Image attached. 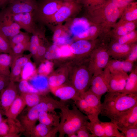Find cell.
I'll list each match as a JSON object with an SVG mask.
<instances>
[{
	"label": "cell",
	"mask_w": 137,
	"mask_h": 137,
	"mask_svg": "<svg viewBox=\"0 0 137 137\" xmlns=\"http://www.w3.org/2000/svg\"><path fill=\"white\" fill-rule=\"evenodd\" d=\"M26 106L22 97L18 95L11 105L5 115L7 118L15 119L21 113Z\"/></svg>",
	"instance_id": "cell-26"
},
{
	"label": "cell",
	"mask_w": 137,
	"mask_h": 137,
	"mask_svg": "<svg viewBox=\"0 0 137 137\" xmlns=\"http://www.w3.org/2000/svg\"><path fill=\"white\" fill-rule=\"evenodd\" d=\"M128 76L127 73L125 72L111 73L108 82V92L122 93Z\"/></svg>",
	"instance_id": "cell-20"
},
{
	"label": "cell",
	"mask_w": 137,
	"mask_h": 137,
	"mask_svg": "<svg viewBox=\"0 0 137 137\" xmlns=\"http://www.w3.org/2000/svg\"><path fill=\"white\" fill-rule=\"evenodd\" d=\"M36 75L30 79V83L40 92V91L45 89L47 86L49 87L48 78L46 76Z\"/></svg>",
	"instance_id": "cell-38"
},
{
	"label": "cell",
	"mask_w": 137,
	"mask_h": 137,
	"mask_svg": "<svg viewBox=\"0 0 137 137\" xmlns=\"http://www.w3.org/2000/svg\"><path fill=\"white\" fill-rule=\"evenodd\" d=\"M12 58L9 54L0 53V74L9 76Z\"/></svg>",
	"instance_id": "cell-36"
},
{
	"label": "cell",
	"mask_w": 137,
	"mask_h": 137,
	"mask_svg": "<svg viewBox=\"0 0 137 137\" xmlns=\"http://www.w3.org/2000/svg\"><path fill=\"white\" fill-rule=\"evenodd\" d=\"M25 130L17 119H4L0 123V137H6L8 135L21 134Z\"/></svg>",
	"instance_id": "cell-17"
},
{
	"label": "cell",
	"mask_w": 137,
	"mask_h": 137,
	"mask_svg": "<svg viewBox=\"0 0 137 137\" xmlns=\"http://www.w3.org/2000/svg\"><path fill=\"white\" fill-rule=\"evenodd\" d=\"M107 38L108 50L110 56L114 59H125L137 43L130 44L119 43L111 39L109 36Z\"/></svg>",
	"instance_id": "cell-13"
},
{
	"label": "cell",
	"mask_w": 137,
	"mask_h": 137,
	"mask_svg": "<svg viewBox=\"0 0 137 137\" xmlns=\"http://www.w3.org/2000/svg\"><path fill=\"white\" fill-rule=\"evenodd\" d=\"M50 89L55 96L62 101L74 100L80 96L78 92L70 84H64Z\"/></svg>",
	"instance_id": "cell-21"
},
{
	"label": "cell",
	"mask_w": 137,
	"mask_h": 137,
	"mask_svg": "<svg viewBox=\"0 0 137 137\" xmlns=\"http://www.w3.org/2000/svg\"><path fill=\"white\" fill-rule=\"evenodd\" d=\"M30 38L31 36L29 33L21 31L9 40L11 49L14 46L18 43L30 42Z\"/></svg>",
	"instance_id": "cell-42"
},
{
	"label": "cell",
	"mask_w": 137,
	"mask_h": 137,
	"mask_svg": "<svg viewBox=\"0 0 137 137\" xmlns=\"http://www.w3.org/2000/svg\"><path fill=\"white\" fill-rule=\"evenodd\" d=\"M106 137H125L120 132L116 125L111 121L109 122L101 121Z\"/></svg>",
	"instance_id": "cell-34"
},
{
	"label": "cell",
	"mask_w": 137,
	"mask_h": 137,
	"mask_svg": "<svg viewBox=\"0 0 137 137\" xmlns=\"http://www.w3.org/2000/svg\"><path fill=\"white\" fill-rule=\"evenodd\" d=\"M37 0H14L5 8L11 14L32 12Z\"/></svg>",
	"instance_id": "cell-16"
},
{
	"label": "cell",
	"mask_w": 137,
	"mask_h": 137,
	"mask_svg": "<svg viewBox=\"0 0 137 137\" xmlns=\"http://www.w3.org/2000/svg\"><path fill=\"white\" fill-rule=\"evenodd\" d=\"M137 26V20L131 21L119 20L108 32V34L110 37H118L136 30Z\"/></svg>",
	"instance_id": "cell-22"
},
{
	"label": "cell",
	"mask_w": 137,
	"mask_h": 137,
	"mask_svg": "<svg viewBox=\"0 0 137 137\" xmlns=\"http://www.w3.org/2000/svg\"><path fill=\"white\" fill-rule=\"evenodd\" d=\"M60 46L54 44L50 45L45 55V58L50 60L60 58L59 53Z\"/></svg>",
	"instance_id": "cell-43"
},
{
	"label": "cell",
	"mask_w": 137,
	"mask_h": 137,
	"mask_svg": "<svg viewBox=\"0 0 137 137\" xmlns=\"http://www.w3.org/2000/svg\"><path fill=\"white\" fill-rule=\"evenodd\" d=\"M10 73L9 76L10 81L16 82L21 80V73L22 68L21 67L13 64L10 67Z\"/></svg>",
	"instance_id": "cell-48"
},
{
	"label": "cell",
	"mask_w": 137,
	"mask_h": 137,
	"mask_svg": "<svg viewBox=\"0 0 137 137\" xmlns=\"http://www.w3.org/2000/svg\"><path fill=\"white\" fill-rule=\"evenodd\" d=\"M137 60V43H136L133 46L131 52L125 59V60L133 63Z\"/></svg>",
	"instance_id": "cell-52"
},
{
	"label": "cell",
	"mask_w": 137,
	"mask_h": 137,
	"mask_svg": "<svg viewBox=\"0 0 137 137\" xmlns=\"http://www.w3.org/2000/svg\"><path fill=\"white\" fill-rule=\"evenodd\" d=\"M60 116L55 111H43L39 114L38 120L40 123L52 127L58 126Z\"/></svg>",
	"instance_id": "cell-28"
},
{
	"label": "cell",
	"mask_w": 137,
	"mask_h": 137,
	"mask_svg": "<svg viewBox=\"0 0 137 137\" xmlns=\"http://www.w3.org/2000/svg\"><path fill=\"white\" fill-rule=\"evenodd\" d=\"M100 38L99 42L91 52L88 61V67L93 75L101 72L106 67L110 59L107 38L103 36Z\"/></svg>",
	"instance_id": "cell-6"
},
{
	"label": "cell",
	"mask_w": 137,
	"mask_h": 137,
	"mask_svg": "<svg viewBox=\"0 0 137 137\" xmlns=\"http://www.w3.org/2000/svg\"><path fill=\"white\" fill-rule=\"evenodd\" d=\"M68 74V67L66 65L61 67L49 75L48 78V81L50 89L70 84Z\"/></svg>",
	"instance_id": "cell-19"
},
{
	"label": "cell",
	"mask_w": 137,
	"mask_h": 137,
	"mask_svg": "<svg viewBox=\"0 0 137 137\" xmlns=\"http://www.w3.org/2000/svg\"><path fill=\"white\" fill-rule=\"evenodd\" d=\"M10 81L9 76L0 74V92L6 87Z\"/></svg>",
	"instance_id": "cell-55"
},
{
	"label": "cell",
	"mask_w": 137,
	"mask_h": 137,
	"mask_svg": "<svg viewBox=\"0 0 137 137\" xmlns=\"http://www.w3.org/2000/svg\"><path fill=\"white\" fill-rule=\"evenodd\" d=\"M83 16L90 22L101 26L105 33L108 32L112 28L122 12L110 0L94 7L84 8Z\"/></svg>",
	"instance_id": "cell-1"
},
{
	"label": "cell",
	"mask_w": 137,
	"mask_h": 137,
	"mask_svg": "<svg viewBox=\"0 0 137 137\" xmlns=\"http://www.w3.org/2000/svg\"><path fill=\"white\" fill-rule=\"evenodd\" d=\"M14 0H0V9H4Z\"/></svg>",
	"instance_id": "cell-57"
},
{
	"label": "cell",
	"mask_w": 137,
	"mask_h": 137,
	"mask_svg": "<svg viewBox=\"0 0 137 137\" xmlns=\"http://www.w3.org/2000/svg\"><path fill=\"white\" fill-rule=\"evenodd\" d=\"M129 75L122 93L127 94H137V67L133 68Z\"/></svg>",
	"instance_id": "cell-30"
},
{
	"label": "cell",
	"mask_w": 137,
	"mask_h": 137,
	"mask_svg": "<svg viewBox=\"0 0 137 137\" xmlns=\"http://www.w3.org/2000/svg\"><path fill=\"white\" fill-rule=\"evenodd\" d=\"M111 121L117 126L127 127L137 125V104L117 114Z\"/></svg>",
	"instance_id": "cell-15"
},
{
	"label": "cell",
	"mask_w": 137,
	"mask_h": 137,
	"mask_svg": "<svg viewBox=\"0 0 137 137\" xmlns=\"http://www.w3.org/2000/svg\"><path fill=\"white\" fill-rule=\"evenodd\" d=\"M137 104V94L108 92L101 104L100 114L111 121L117 114Z\"/></svg>",
	"instance_id": "cell-2"
},
{
	"label": "cell",
	"mask_w": 137,
	"mask_h": 137,
	"mask_svg": "<svg viewBox=\"0 0 137 137\" xmlns=\"http://www.w3.org/2000/svg\"><path fill=\"white\" fill-rule=\"evenodd\" d=\"M58 126L53 127L50 130L45 137H54L58 132Z\"/></svg>",
	"instance_id": "cell-56"
},
{
	"label": "cell",
	"mask_w": 137,
	"mask_h": 137,
	"mask_svg": "<svg viewBox=\"0 0 137 137\" xmlns=\"http://www.w3.org/2000/svg\"><path fill=\"white\" fill-rule=\"evenodd\" d=\"M20 95L29 108L33 107L40 102L42 97L39 94L33 93H21Z\"/></svg>",
	"instance_id": "cell-39"
},
{
	"label": "cell",
	"mask_w": 137,
	"mask_h": 137,
	"mask_svg": "<svg viewBox=\"0 0 137 137\" xmlns=\"http://www.w3.org/2000/svg\"><path fill=\"white\" fill-rule=\"evenodd\" d=\"M32 57V55L31 53L28 54L23 55L16 59L11 65L14 64L22 68L28 62L31 61L30 59Z\"/></svg>",
	"instance_id": "cell-49"
},
{
	"label": "cell",
	"mask_w": 137,
	"mask_h": 137,
	"mask_svg": "<svg viewBox=\"0 0 137 137\" xmlns=\"http://www.w3.org/2000/svg\"><path fill=\"white\" fill-rule=\"evenodd\" d=\"M3 115L0 110V123L2 122L3 119L2 117Z\"/></svg>",
	"instance_id": "cell-59"
},
{
	"label": "cell",
	"mask_w": 137,
	"mask_h": 137,
	"mask_svg": "<svg viewBox=\"0 0 137 137\" xmlns=\"http://www.w3.org/2000/svg\"><path fill=\"white\" fill-rule=\"evenodd\" d=\"M86 126L95 137H106L101 121L99 119L92 121H88Z\"/></svg>",
	"instance_id": "cell-35"
},
{
	"label": "cell",
	"mask_w": 137,
	"mask_h": 137,
	"mask_svg": "<svg viewBox=\"0 0 137 137\" xmlns=\"http://www.w3.org/2000/svg\"><path fill=\"white\" fill-rule=\"evenodd\" d=\"M45 26L37 24L34 31L32 33L30 43V52L32 57L36 54L42 38L45 36Z\"/></svg>",
	"instance_id": "cell-24"
},
{
	"label": "cell",
	"mask_w": 137,
	"mask_h": 137,
	"mask_svg": "<svg viewBox=\"0 0 137 137\" xmlns=\"http://www.w3.org/2000/svg\"><path fill=\"white\" fill-rule=\"evenodd\" d=\"M60 120L58 127L59 137H63L65 135L76 133L82 126L86 125L88 120L84 115L73 104L72 108L62 102L59 108Z\"/></svg>",
	"instance_id": "cell-3"
},
{
	"label": "cell",
	"mask_w": 137,
	"mask_h": 137,
	"mask_svg": "<svg viewBox=\"0 0 137 137\" xmlns=\"http://www.w3.org/2000/svg\"><path fill=\"white\" fill-rule=\"evenodd\" d=\"M0 92V110L3 115H5L18 95V88L15 82L10 81Z\"/></svg>",
	"instance_id": "cell-12"
},
{
	"label": "cell",
	"mask_w": 137,
	"mask_h": 137,
	"mask_svg": "<svg viewBox=\"0 0 137 137\" xmlns=\"http://www.w3.org/2000/svg\"><path fill=\"white\" fill-rule=\"evenodd\" d=\"M62 1L64 2H66V1H75L76 0H61Z\"/></svg>",
	"instance_id": "cell-60"
},
{
	"label": "cell",
	"mask_w": 137,
	"mask_h": 137,
	"mask_svg": "<svg viewBox=\"0 0 137 137\" xmlns=\"http://www.w3.org/2000/svg\"><path fill=\"white\" fill-rule=\"evenodd\" d=\"M30 41L18 43L14 46L12 48V53L10 54L12 58L11 64L17 58L23 56L25 51H30Z\"/></svg>",
	"instance_id": "cell-37"
},
{
	"label": "cell",
	"mask_w": 137,
	"mask_h": 137,
	"mask_svg": "<svg viewBox=\"0 0 137 137\" xmlns=\"http://www.w3.org/2000/svg\"><path fill=\"white\" fill-rule=\"evenodd\" d=\"M53 127L48 126L39 123L29 130L23 133L27 137H45Z\"/></svg>",
	"instance_id": "cell-32"
},
{
	"label": "cell",
	"mask_w": 137,
	"mask_h": 137,
	"mask_svg": "<svg viewBox=\"0 0 137 137\" xmlns=\"http://www.w3.org/2000/svg\"><path fill=\"white\" fill-rule=\"evenodd\" d=\"M128 21L137 20V2L134 1L129 3L122 13L119 20Z\"/></svg>",
	"instance_id": "cell-31"
},
{
	"label": "cell",
	"mask_w": 137,
	"mask_h": 137,
	"mask_svg": "<svg viewBox=\"0 0 137 137\" xmlns=\"http://www.w3.org/2000/svg\"><path fill=\"white\" fill-rule=\"evenodd\" d=\"M50 45L45 36H44L41 41L36 54L32 57L35 64L38 65L45 60V54Z\"/></svg>",
	"instance_id": "cell-33"
},
{
	"label": "cell",
	"mask_w": 137,
	"mask_h": 137,
	"mask_svg": "<svg viewBox=\"0 0 137 137\" xmlns=\"http://www.w3.org/2000/svg\"><path fill=\"white\" fill-rule=\"evenodd\" d=\"M21 29L4 8L0 11V32L9 40L19 33Z\"/></svg>",
	"instance_id": "cell-11"
},
{
	"label": "cell",
	"mask_w": 137,
	"mask_h": 137,
	"mask_svg": "<svg viewBox=\"0 0 137 137\" xmlns=\"http://www.w3.org/2000/svg\"><path fill=\"white\" fill-rule=\"evenodd\" d=\"M11 54L12 49L8 39L0 32V53Z\"/></svg>",
	"instance_id": "cell-45"
},
{
	"label": "cell",
	"mask_w": 137,
	"mask_h": 137,
	"mask_svg": "<svg viewBox=\"0 0 137 137\" xmlns=\"http://www.w3.org/2000/svg\"><path fill=\"white\" fill-rule=\"evenodd\" d=\"M53 64L47 60H44L40 63L37 71L39 74L47 76L52 71Z\"/></svg>",
	"instance_id": "cell-44"
},
{
	"label": "cell",
	"mask_w": 137,
	"mask_h": 137,
	"mask_svg": "<svg viewBox=\"0 0 137 137\" xmlns=\"http://www.w3.org/2000/svg\"><path fill=\"white\" fill-rule=\"evenodd\" d=\"M67 66L70 84L80 96L89 89L93 76L88 67V62L81 63L76 61L75 63Z\"/></svg>",
	"instance_id": "cell-5"
},
{
	"label": "cell",
	"mask_w": 137,
	"mask_h": 137,
	"mask_svg": "<svg viewBox=\"0 0 137 137\" xmlns=\"http://www.w3.org/2000/svg\"><path fill=\"white\" fill-rule=\"evenodd\" d=\"M69 137H77L76 133H74L67 135Z\"/></svg>",
	"instance_id": "cell-58"
},
{
	"label": "cell",
	"mask_w": 137,
	"mask_h": 137,
	"mask_svg": "<svg viewBox=\"0 0 137 137\" xmlns=\"http://www.w3.org/2000/svg\"><path fill=\"white\" fill-rule=\"evenodd\" d=\"M65 22L64 25L73 39L87 30L92 23L84 16L75 17Z\"/></svg>",
	"instance_id": "cell-14"
},
{
	"label": "cell",
	"mask_w": 137,
	"mask_h": 137,
	"mask_svg": "<svg viewBox=\"0 0 137 137\" xmlns=\"http://www.w3.org/2000/svg\"><path fill=\"white\" fill-rule=\"evenodd\" d=\"M111 73L131 72L133 63L125 61L114 59H110L106 67Z\"/></svg>",
	"instance_id": "cell-23"
},
{
	"label": "cell",
	"mask_w": 137,
	"mask_h": 137,
	"mask_svg": "<svg viewBox=\"0 0 137 137\" xmlns=\"http://www.w3.org/2000/svg\"><path fill=\"white\" fill-rule=\"evenodd\" d=\"M18 88L21 93H40L27 80H21L19 83Z\"/></svg>",
	"instance_id": "cell-47"
},
{
	"label": "cell",
	"mask_w": 137,
	"mask_h": 137,
	"mask_svg": "<svg viewBox=\"0 0 137 137\" xmlns=\"http://www.w3.org/2000/svg\"><path fill=\"white\" fill-rule=\"evenodd\" d=\"M63 2L61 0H37L36 8L32 12L35 23L46 26Z\"/></svg>",
	"instance_id": "cell-7"
},
{
	"label": "cell",
	"mask_w": 137,
	"mask_h": 137,
	"mask_svg": "<svg viewBox=\"0 0 137 137\" xmlns=\"http://www.w3.org/2000/svg\"><path fill=\"white\" fill-rule=\"evenodd\" d=\"M106 67L100 73L93 75L89 89L100 98L108 92V82L110 74Z\"/></svg>",
	"instance_id": "cell-10"
},
{
	"label": "cell",
	"mask_w": 137,
	"mask_h": 137,
	"mask_svg": "<svg viewBox=\"0 0 137 137\" xmlns=\"http://www.w3.org/2000/svg\"><path fill=\"white\" fill-rule=\"evenodd\" d=\"M73 101L78 109L87 116L90 121L99 119L98 116L95 113L84 99L80 96Z\"/></svg>",
	"instance_id": "cell-29"
},
{
	"label": "cell",
	"mask_w": 137,
	"mask_h": 137,
	"mask_svg": "<svg viewBox=\"0 0 137 137\" xmlns=\"http://www.w3.org/2000/svg\"><path fill=\"white\" fill-rule=\"evenodd\" d=\"M59 53L60 58H68L73 56L70 49V45L60 46Z\"/></svg>",
	"instance_id": "cell-51"
},
{
	"label": "cell",
	"mask_w": 137,
	"mask_h": 137,
	"mask_svg": "<svg viewBox=\"0 0 137 137\" xmlns=\"http://www.w3.org/2000/svg\"><path fill=\"white\" fill-rule=\"evenodd\" d=\"M83 8L94 7L104 3L106 0H76Z\"/></svg>",
	"instance_id": "cell-50"
},
{
	"label": "cell",
	"mask_w": 137,
	"mask_h": 137,
	"mask_svg": "<svg viewBox=\"0 0 137 137\" xmlns=\"http://www.w3.org/2000/svg\"><path fill=\"white\" fill-rule=\"evenodd\" d=\"M36 70L35 65L31 61L28 62L22 68L21 80H27L36 75Z\"/></svg>",
	"instance_id": "cell-41"
},
{
	"label": "cell",
	"mask_w": 137,
	"mask_h": 137,
	"mask_svg": "<svg viewBox=\"0 0 137 137\" xmlns=\"http://www.w3.org/2000/svg\"><path fill=\"white\" fill-rule=\"evenodd\" d=\"M83 8V6L76 0L63 1L46 26L50 29L54 26L63 24L68 19L76 17L82 11Z\"/></svg>",
	"instance_id": "cell-8"
},
{
	"label": "cell",
	"mask_w": 137,
	"mask_h": 137,
	"mask_svg": "<svg viewBox=\"0 0 137 137\" xmlns=\"http://www.w3.org/2000/svg\"><path fill=\"white\" fill-rule=\"evenodd\" d=\"M13 20L17 23L21 29L29 33H32L37 26L35 22L32 12L11 14Z\"/></svg>",
	"instance_id": "cell-18"
},
{
	"label": "cell",
	"mask_w": 137,
	"mask_h": 137,
	"mask_svg": "<svg viewBox=\"0 0 137 137\" xmlns=\"http://www.w3.org/2000/svg\"><path fill=\"white\" fill-rule=\"evenodd\" d=\"M89 131L86 125L82 126L76 132L77 137H95Z\"/></svg>",
	"instance_id": "cell-54"
},
{
	"label": "cell",
	"mask_w": 137,
	"mask_h": 137,
	"mask_svg": "<svg viewBox=\"0 0 137 137\" xmlns=\"http://www.w3.org/2000/svg\"><path fill=\"white\" fill-rule=\"evenodd\" d=\"M105 33L104 29L100 26L92 23L88 28L74 40L75 41L80 40H93L99 37Z\"/></svg>",
	"instance_id": "cell-25"
},
{
	"label": "cell",
	"mask_w": 137,
	"mask_h": 137,
	"mask_svg": "<svg viewBox=\"0 0 137 137\" xmlns=\"http://www.w3.org/2000/svg\"><path fill=\"white\" fill-rule=\"evenodd\" d=\"M120 10L123 11L129 3L136 0H110Z\"/></svg>",
	"instance_id": "cell-53"
},
{
	"label": "cell",
	"mask_w": 137,
	"mask_h": 137,
	"mask_svg": "<svg viewBox=\"0 0 137 137\" xmlns=\"http://www.w3.org/2000/svg\"><path fill=\"white\" fill-rule=\"evenodd\" d=\"M110 38L121 44H130L137 43V31L135 30L124 35L117 37Z\"/></svg>",
	"instance_id": "cell-40"
},
{
	"label": "cell",
	"mask_w": 137,
	"mask_h": 137,
	"mask_svg": "<svg viewBox=\"0 0 137 137\" xmlns=\"http://www.w3.org/2000/svg\"><path fill=\"white\" fill-rule=\"evenodd\" d=\"M59 108L58 101L51 98L42 96L40 102L35 106L27 107L18 116V119L27 131L36 125L40 113L43 111H53Z\"/></svg>",
	"instance_id": "cell-4"
},
{
	"label": "cell",
	"mask_w": 137,
	"mask_h": 137,
	"mask_svg": "<svg viewBox=\"0 0 137 137\" xmlns=\"http://www.w3.org/2000/svg\"><path fill=\"white\" fill-rule=\"evenodd\" d=\"M100 37L93 40H80L72 42L70 48L73 55H75L76 60L82 62L87 61L91 53L99 42Z\"/></svg>",
	"instance_id": "cell-9"
},
{
	"label": "cell",
	"mask_w": 137,
	"mask_h": 137,
	"mask_svg": "<svg viewBox=\"0 0 137 137\" xmlns=\"http://www.w3.org/2000/svg\"><path fill=\"white\" fill-rule=\"evenodd\" d=\"M116 126L125 137H137V125L127 127Z\"/></svg>",
	"instance_id": "cell-46"
},
{
	"label": "cell",
	"mask_w": 137,
	"mask_h": 137,
	"mask_svg": "<svg viewBox=\"0 0 137 137\" xmlns=\"http://www.w3.org/2000/svg\"><path fill=\"white\" fill-rule=\"evenodd\" d=\"M80 97L85 100L95 113L98 116L100 113L101 99L89 89L81 95Z\"/></svg>",
	"instance_id": "cell-27"
}]
</instances>
